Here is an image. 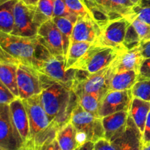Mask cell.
<instances>
[{
  "instance_id": "1",
  "label": "cell",
  "mask_w": 150,
  "mask_h": 150,
  "mask_svg": "<svg viewBox=\"0 0 150 150\" xmlns=\"http://www.w3.org/2000/svg\"><path fill=\"white\" fill-rule=\"evenodd\" d=\"M41 103L51 122L59 129L70 122L77 96L67 85L40 73Z\"/></svg>"
},
{
  "instance_id": "2",
  "label": "cell",
  "mask_w": 150,
  "mask_h": 150,
  "mask_svg": "<svg viewBox=\"0 0 150 150\" xmlns=\"http://www.w3.org/2000/svg\"><path fill=\"white\" fill-rule=\"evenodd\" d=\"M22 100L29 117L30 138L35 146L41 147L54 140L59 130L45 112L40 95Z\"/></svg>"
},
{
  "instance_id": "3",
  "label": "cell",
  "mask_w": 150,
  "mask_h": 150,
  "mask_svg": "<svg viewBox=\"0 0 150 150\" xmlns=\"http://www.w3.org/2000/svg\"><path fill=\"white\" fill-rule=\"evenodd\" d=\"M0 48L19 63L37 69L43 46L37 37L25 38L0 31Z\"/></svg>"
},
{
  "instance_id": "4",
  "label": "cell",
  "mask_w": 150,
  "mask_h": 150,
  "mask_svg": "<svg viewBox=\"0 0 150 150\" xmlns=\"http://www.w3.org/2000/svg\"><path fill=\"white\" fill-rule=\"evenodd\" d=\"M70 121L76 130L79 146L87 142L95 143L105 138L102 119L85 111L79 103L73 109Z\"/></svg>"
},
{
  "instance_id": "5",
  "label": "cell",
  "mask_w": 150,
  "mask_h": 150,
  "mask_svg": "<svg viewBox=\"0 0 150 150\" xmlns=\"http://www.w3.org/2000/svg\"><path fill=\"white\" fill-rule=\"evenodd\" d=\"M49 18L38 6L26 5L18 0L14 7V26L11 34L25 38L36 37L38 29Z\"/></svg>"
},
{
  "instance_id": "6",
  "label": "cell",
  "mask_w": 150,
  "mask_h": 150,
  "mask_svg": "<svg viewBox=\"0 0 150 150\" xmlns=\"http://www.w3.org/2000/svg\"><path fill=\"white\" fill-rule=\"evenodd\" d=\"M66 62L67 60L64 56L52 55L43 47L38 58L36 70L40 73L59 81L72 89L76 78L77 69L73 67L67 69Z\"/></svg>"
},
{
  "instance_id": "7",
  "label": "cell",
  "mask_w": 150,
  "mask_h": 150,
  "mask_svg": "<svg viewBox=\"0 0 150 150\" xmlns=\"http://www.w3.org/2000/svg\"><path fill=\"white\" fill-rule=\"evenodd\" d=\"M124 48L103 47L93 42L73 67L89 73H97L111 65Z\"/></svg>"
},
{
  "instance_id": "8",
  "label": "cell",
  "mask_w": 150,
  "mask_h": 150,
  "mask_svg": "<svg viewBox=\"0 0 150 150\" xmlns=\"http://www.w3.org/2000/svg\"><path fill=\"white\" fill-rule=\"evenodd\" d=\"M111 75V66L95 73L77 70L76 78L72 86L76 95L86 93H98L108 90Z\"/></svg>"
},
{
  "instance_id": "9",
  "label": "cell",
  "mask_w": 150,
  "mask_h": 150,
  "mask_svg": "<svg viewBox=\"0 0 150 150\" xmlns=\"http://www.w3.org/2000/svg\"><path fill=\"white\" fill-rule=\"evenodd\" d=\"M24 142L13 123L9 104L0 103V147L21 150Z\"/></svg>"
},
{
  "instance_id": "10",
  "label": "cell",
  "mask_w": 150,
  "mask_h": 150,
  "mask_svg": "<svg viewBox=\"0 0 150 150\" xmlns=\"http://www.w3.org/2000/svg\"><path fill=\"white\" fill-rule=\"evenodd\" d=\"M129 25L130 22L125 17L109 21L102 28L100 35L95 43L113 48L124 47L123 42Z\"/></svg>"
},
{
  "instance_id": "11",
  "label": "cell",
  "mask_w": 150,
  "mask_h": 150,
  "mask_svg": "<svg viewBox=\"0 0 150 150\" xmlns=\"http://www.w3.org/2000/svg\"><path fill=\"white\" fill-rule=\"evenodd\" d=\"M17 86L19 98L21 100L40 95V73L31 66L20 63L17 69Z\"/></svg>"
},
{
  "instance_id": "12",
  "label": "cell",
  "mask_w": 150,
  "mask_h": 150,
  "mask_svg": "<svg viewBox=\"0 0 150 150\" xmlns=\"http://www.w3.org/2000/svg\"><path fill=\"white\" fill-rule=\"evenodd\" d=\"M36 37L39 43L50 54L64 57L62 35L52 18L41 25Z\"/></svg>"
},
{
  "instance_id": "13",
  "label": "cell",
  "mask_w": 150,
  "mask_h": 150,
  "mask_svg": "<svg viewBox=\"0 0 150 150\" xmlns=\"http://www.w3.org/2000/svg\"><path fill=\"white\" fill-rule=\"evenodd\" d=\"M102 28L90 13L79 16L73 28L70 44L74 42H95L100 35Z\"/></svg>"
},
{
  "instance_id": "14",
  "label": "cell",
  "mask_w": 150,
  "mask_h": 150,
  "mask_svg": "<svg viewBox=\"0 0 150 150\" xmlns=\"http://www.w3.org/2000/svg\"><path fill=\"white\" fill-rule=\"evenodd\" d=\"M133 98L131 89L123 91L108 90L101 101L98 116L100 118H103L119 111L129 110Z\"/></svg>"
},
{
  "instance_id": "15",
  "label": "cell",
  "mask_w": 150,
  "mask_h": 150,
  "mask_svg": "<svg viewBox=\"0 0 150 150\" xmlns=\"http://www.w3.org/2000/svg\"><path fill=\"white\" fill-rule=\"evenodd\" d=\"M111 143L116 150H140L142 147V133L130 115L125 132Z\"/></svg>"
},
{
  "instance_id": "16",
  "label": "cell",
  "mask_w": 150,
  "mask_h": 150,
  "mask_svg": "<svg viewBox=\"0 0 150 150\" xmlns=\"http://www.w3.org/2000/svg\"><path fill=\"white\" fill-rule=\"evenodd\" d=\"M144 59L139 46L130 50L124 48L110 65L111 71L114 73L127 70H134L139 73Z\"/></svg>"
},
{
  "instance_id": "17",
  "label": "cell",
  "mask_w": 150,
  "mask_h": 150,
  "mask_svg": "<svg viewBox=\"0 0 150 150\" xmlns=\"http://www.w3.org/2000/svg\"><path fill=\"white\" fill-rule=\"evenodd\" d=\"M128 117L129 110H125L101 118L105 139L111 142L120 137L125 130Z\"/></svg>"
},
{
  "instance_id": "18",
  "label": "cell",
  "mask_w": 150,
  "mask_h": 150,
  "mask_svg": "<svg viewBox=\"0 0 150 150\" xmlns=\"http://www.w3.org/2000/svg\"><path fill=\"white\" fill-rule=\"evenodd\" d=\"M9 106L13 123L25 144L31 138L29 117L23 100L19 98H16L9 104Z\"/></svg>"
},
{
  "instance_id": "19",
  "label": "cell",
  "mask_w": 150,
  "mask_h": 150,
  "mask_svg": "<svg viewBox=\"0 0 150 150\" xmlns=\"http://www.w3.org/2000/svg\"><path fill=\"white\" fill-rule=\"evenodd\" d=\"M94 2L110 21L125 17L135 5L131 0H94Z\"/></svg>"
},
{
  "instance_id": "20",
  "label": "cell",
  "mask_w": 150,
  "mask_h": 150,
  "mask_svg": "<svg viewBox=\"0 0 150 150\" xmlns=\"http://www.w3.org/2000/svg\"><path fill=\"white\" fill-rule=\"evenodd\" d=\"M137 81L138 73L134 70H127L114 73L111 71L108 90L123 91L131 89Z\"/></svg>"
},
{
  "instance_id": "21",
  "label": "cell",
  "mask_w": 150,
  "mask_h": 150,
  "mask_svg": "<svg viewBox=\"0 0 150 150\" xmlns=\"http://www.w3.org/2000/svg\"><path fill=\"white\" fill-rule=\"evenodd\" d=\"M150 111V102L137 98H133L129 108V115L135 124L143 133L146 119Z\"/></svg>"
},
{
  "instance_id": "22",
  "label": "cell",
  "mask_w": 150,
  "mask_h": 150,
  "mask_svg": "<svg viewBox=\"0 0 150 150\" xmlns=\"http://www.w3.org/2000/svg\"><path fill=\"white\" fill-rule=\"evenodd\" d=\"M78 16H79L77 15L73 14L71 16H63V17H54L52 18L62 35L64 54L65 58H67V54L70 45V40H71L73 28L77 21Z\"/></svg>"
},
{
  "instance_id": "23",
  "label": "cell",
  "mask_w": 150,
  "mask_h": 150,
  "mask_svg": "<svg viewBox=\"0 0 150 150\" xmlns=\"http://www.w3.org/2000/svg\"><path fill=\"white\" fill-rule=\"evenodd\" d=\"M19 64L11 62H0V81L16 98H19L17 86V69Z\"/></svg>"
},
{
  "instance_id": "24",
  "label": "cell",
  "mask_w": 150,
  "mask_h": 150,
  "mask_svg": "<svg viewBox=\"0 0 150 150\" xmlns=\"http://www.w3.org/2000/svg\"><path fill=\"white\" fill-rule=\"evenodd\" d=\"M56 139L62 150H76L80 146L76 130L70 121L59 129Z\"/></svg>"
},
{
  "instance_id": "25",
  "label": "cell",
  "mask_w": 150,
  "mask_h": 150,
  "mask_svg": "<svg viewBox=\"0 0 150 150\" xmlns=\"http://www.w3.org/2000/svg\"><path fill=\"white\" fill-rule=\"evenodd\" d=\"M108 91L98 92V93H86L77 95L78 103L87 112L95 117H98L100 105Z\"/></svg>"
},
{
  "instance_id": "26",
  "label": "cell",
  "mask_w": 150,
  "mask_h": 150,
  "mask_svg": "<svg viewBox=\"0 0 150 150\" xmlns=\"http://www.w3.org/2000/svg\"><path fill=\"white\" fill-rule=\"evenodd\" d=\"M18 0H10L0 5V31L11 34L14 26V7Z\"/></svg>"
},
{
  "instance_id": "27",
  "label": "cell",
  "mask_w": 150,
  "mask_h": 150,
  "mask_svg": "<svg viewBox=\"0 0 150 150\" xmlns=\"http://www.w3.org/2000/svg\"><path fill=\"white\" fill-rule=\"evenodd\" d=\"M91 42H72L67 54L66 68L69 69L73 67L75 64L81 59V57L89 49Z\"/></svg>"
},
{
  "instance_id": "28",
  "label": "cell",
  "mask_w": 150,
  "mask_h": 150,
  "mask_svg": "<svg viewBox=\"0 0 150 150\" xmlns=\"http://www.w3.org/2000/svg\"><path fill=\"white\" fill-rule=\"evenodd\" d=\"M132 26L134 27L140 39L141 44L150 40V25L139 20L132 15H127L125 16Z\"/></svg>"
},
{
  "instance_id": "29",
  "label": "cell",
  "mask_w": 150,
  "mask_h": 150,
  "mask_svg": "<svg viewBox=\"0 0 150 150\" xmlns=\"http://www.w3.org/2000/svg\"><path fill=\"white\" fill-rule=\"evenodd\" d=\"M133 98L150 102V79L137 81L131 89Z\"/></svg>"
},
{
  "instance_id": "30",
  "label": "cell",
  "mask_w": 150,
  "mask_h": 150,
  "mask_svg": "<svg viewBox=\"0 0 150 150\" xmlns=\"http://www.w3.org/2000/svg\"><path fill=\"white\" fill-rule=\"evenodd\" d=\"M141 45V41L137 32L135 30L134 27L130 23L127 32H126L125 38L123 46L127 50L133 49V48L139 47Z\"/></svg>"
},
{
  "instance_id": "31",
  "label": "cell",
  "mask_w": 150,
  "mask_h": 150,
  "mask_svg": "<svg viewBox=\"0 0 150 150\" xmlns=\"http://www.w3.org/2000/svg\"><path fill=\"white\" fill-rule=\"evenodd\" d=\"M73 13L78 16H84L90 13L83 0H62ZM91 14V13H90Z\"/></svg>"
},
{
  "instance_id": "32",
  "label": "cell",
  "mask_w": 150,
  "mask_h": 150,
  "mask_svg": "<svg viewBox=\"0 0 150 150\" xmlns=\"http://www.w3.org/2000/svg\"><path fill=\"white\" fill-rule=\"evenodd\" d=\"M128 15H132L150 25V7H140L138 4H135Z\"/></svg>"
},
{
  "instance_id": "33",
  "label": "cell",
  "mask_w": 150,
  "mask_h": 150,
  "mask_svg": "<svg viewBox=\"0 0 150 150\" xmlns=\"http://www.w3.org/2000/svg\"><path fill=\"white\" fill-rule=\"evenodd\" d=\"M75 14L67 7L62 0H55L54 7V17H63ZM78 16V15H77Z\"/></svg>"
},
{
  "instance_id": "34",
  "label": "cell",
  "mask_w": 150,
  "mask_h": 150,
  "mask_svg": "<svg viewBox=\"0 0 150 150\" xmlns=\"http://www.w3.org/2000/svg\"><path fill=\"white\" fill-rule=\"evenodd\" d=\"M54 2L55 0H39L37 6L41 13H43L49 18H53Z\"/></svg>"
},
{
  "instance_id": "35",
  "label": "cell",
  "mask_w": 150,
  "mask_h": 150,
  "mask_svg": "<svg viewBox=\"0 0 150 150\" xmlns=\"http://www.w3.org/2000/svg\"><path fill=\"white\" fill-rule=\"evenodd\" d=\"M16 98H18L15 96L10 89L0 81V103L10 104Z\"/></svg>"
},
{
  "instance_id": "36",
  "label": "cell",
  "mask_w": 150,
  "mask_h": 150,
  "mask_svg": "<svg viewBox=\"0 0 150 150\" xmlns=\"http://www.w3.org/2000/svg\"><path fill=\"white\" fill-rule=\"evenodd\" d=\"M150 79V58L144 59L138 73V81Z\"/></svg>"
},
{
  "instance_id": "37",
  "label": "cell",
  "mask_w": 150,
  "mask_h": 150,
  "mask_svg": "<svg viewBox=\"0 0 150 150\" xmlns=\"http://www.w3.org/2000/svg\"><path fill=\"white\" fill-rule=\"evenodd\" d=\"M94 150H116L111 142L105 138L100 139L94 143Z\"/></svg>"
},
{
  "instance_id": "38",
  "label": "cell",
  "mask_w": 150,
  "mask_h": 150,
  "mask_svg": "<svg viewBox=\"0 0 150 150\" xmlns=\"http://www.w3.org/2000/svg\"><path fill=\"white\" fill-rule=\"evenodd\" d=\"M150 144V111L148 114L144 130L142 133V146H146Z\"/></svg>"
},
{
  "instance_id": "39",
  "label": "cell",
  "mask_w": 150,
  "mask_h": 150,
  "mask_svg": "<svg viewBox=\"0 0 150 150\" xmlns=\"http://www.w3.org/2000/svg\"><path fill=\"white\" fill-rule=\"evenodd\" d=\"M38 149H40V150H62L58 142H57V139L53 140L50 143L45 144L44 146H41V147H39Z\"/></svg>"
},
{
  "instance_id": "40",
  "label": "cell",
  "mask_w": 150,
  "mask_h": 150,
  "mask_svg": "<svg viewBox=\"0 0 150 150\" xmlns=\"http://www.w3.org/2000/svg\"><path fill=\"white\" fill-rule=\"evenodd\" d=\"M139 48L144 58H150V40L141 44Z\"/></svg>"
},
{
  "instance_id": "41",
  "label": "cell",
  "mask_w": 150,
  "mask_h": 150,
  "mask_svg": "<svg viewBox=\"0 0 150 150\" xmlns=\"http://www.w3.org/2000/svg\"><path fill=\"white\" fill-rule=\"evenodd\" d=\"M21 150H40L38 149L36 146H35V143L32 139H29L27 142L24 144L23 147L22 148Z\"/></svg>"
},
{
  "instance_id": "42",
  "label": "cell",
  "mask_w": 150,
  "mask_h": 150,
  "mask_svg": "<svg viewBox=\"0 0 150 150\" xmlns=\"http://www.w3.org/2000/svg\"><path fill=\"white\" fill-rule=\"evenodd\" d=\"M76 150H94V143L92 142H87L79 146Z\"/></svg>"
},
{
  "instance_id": "43",
  "label": "cell",
  "mask_w": 150,
  "mask_h": 150,
  "mask_svg": "<svg viewBox=\"0 0 150 150\" xmlns=\"http://www.w3.org/2000/svg\"><path fill=\"white\" fill-rule=\"evenodd\" d=\"M19 1H22L23 4H26V5L37 6L39 0H19Z\"/></svg>"
},
{
  "instance_id": "44",
  "label": "cell",
  "mask_w": 150,
  "mask_h": 150,
  "mask_svg": "<svg viewBox=\"0 0 150 150\" xmlns=\"http://www.w3.org/2000/svg\"><path fill=\"white\" fill-rule=\"evenodd\" d=\"M138 5L140 7H150V0H140Z\"/></svg>"
},
{
  "instance_id": "45",
  "label": "cell",
  "mask_w": 150,
  "mask_h": 150,
  "mask_svg": "<svg viewBox=\"0 0 150 150\" xmlns=\"http://www.w3.org/2000/svg\"><path fill=\"white\" fill-rule=\"evenodd\" d=\"M142 148H143V150H150V144L146 146H142Z\"/></svg>"
},
{
  "instance_id": "46",
  "label": "cell",
  "mask_w": 150,
  "mask_h": 150,
  "mask_svg": "<svg viewBox=\"0 0 150 150\" xmlns=\"http://www.w3.org/2000/svg\"><path fill=\"white\" fill-rule=\"evenodd\" d=\"M10 1V0H0V5L2 4H4V3L7 2V1Z\"/></svg>"
},
{
  "instance_id": "47",
  "label": "cell",
  "mask_w": 150,
  "mask_h": 150,
  "mask_svg": "<svg viewBox=\"0 0 150 150\" xmlns=\"http://www.w3.org/2000/svg\"><path fill=\"white\" fill-rule=\"evenodd\" d=\"M131 1H133L135 4H138V3L139 2V1H140V0H131Z\"/></svg>"
},
{
  "instance_id": "48",
  "label": "cell",
  "mask_w": 150,
  "mask_h": 150,
  "mask_svg": "<svg viewBox=\"0 0 150 150\" xmlns=\"http://www.w3.org/2000/svg\"><path fill=\"white\" fill-rule=\"evenodd\" d=\"M0 150H4V149H2V148L0 147Z\"/></svg>"
},
{
  "instance_id": "49",
  "label": "cell",
  "mask_w": 150,
  "mask_h": 150,
  "mask_svg": "<svg viewBox=\"0 0 150 150\" xmlns=\"http://www.w3.org/2000/svg\"><path fill=\"white\" fill-rule=\"evenodd\" d=\"M86 1H93V0H86Z\"/></svg>"
},
{
  "instance_id": "50",
  "label": "cell",
  "mask_w": 150,
  "mask_h": 150,
  "mask_svg": "<svg viewBox=\"0 0 150 150\" xmlns=\"http://www.w3.org/2000/svg\"><path fill=\"white\" fill-rule=\"evenodd\" d=\"M140 150H143V148H142H142H141V149H140Z\"/></svg>"
}]
</instances>
